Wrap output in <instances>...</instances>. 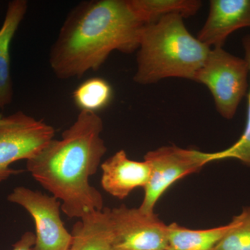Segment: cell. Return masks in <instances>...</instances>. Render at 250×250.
Returning <instances> with one entry per match:
<instances>
[{"label": "cell", "instance_id": "8992f818", "mask_svg": "<svg viewBox=\"0 0 250 250\" xmlns=\"http://www.w3.org/2000/svg\"><path fill=\"white\" fill-rule=\"evenodd\" d=\"M144 159L151 172L139 209L147 213L154 212L158 200L174 182L198 172L208 164L207 153L176 146L158 148L147 152Z\"/></svg>", "mask_w": 250, "mask_h": 250}, {"label": "cell", "instance_id": "7c38bea8", "mask_svg": "<svg viewBox=\"0 0 250 250\" xmlns=\"http://www.w3.org/2000/svg\"><path fill=\"white\" fill-rule=\"evenodd\" d=\"M68 250H113L108 208L90 212L74 225Z\"/></svg>", "mask_w": 250, "mask_h": 250}, {"label": "cell", "instance_id": "9c48e42d", "mask_svg": "<svg viewBox=\"0 0 250 250\" xmlns=\"http://www.w3.org/2000/svg\"><path fill=\"white\" fill-rule=\"evenodd\" d=\"M205 24L197 39L210 48L223 47L228 36L250 27V0H211Z\"/></svg>", "mask_w": 250, "mask_h": 250}, {"label": "cell", "instance_id": "277c9868", "mask_svg": "<svg viewBox=\"0 0 250 250\" xmlns=\"http://www.w3.org/2000/svg\"><path fill=\"white\" fill-rule=\"evenodd\" d=\"M250 67L246 59L229 53L223 47L210 49L195 82L210 90L220 116L232 119L248 93Z\"/></svg>", "mask_w": 250, "mask_h": 250}, {"label": "cell", "instance_id": "9a60e30c", "mask_svg": "<svg viewBox=\"0 0 250 250\" xmlns=\"http://www.w3.org/2000/svg\"><path fill=\"white\" fill-rule=\"evenodd\" d=\"M72 98L81 111L96 113L111 103L113 90L107 81L95 77L79 85L72 94Z\"/></svg>", "mask_w": 250, "mask_h": 250}, {"label": "cell", "instance_id": "4fadbf2b", "mask_svg": "<svg viewBox=\"0 0 250 250\" xmlns=\"http://www.w3.org/2000/svg\"><path fill=\"white\" fill-rule=\"evenodd\" d=\"M234 220L225 226L208 229H190L177 223L167 225V250H213L232 228Z\"/></svg>", "mask_w": 250, "mask_h": 250}, {"label": "cell", "instance_id": "8fae6325", "mask_svg": "<svg viewBox=\"0 0 250 250\" xmlns=\"http://www.w3.org/2000/svg\"><path fill=\"white\" fill-rule=\"evenodd\" d=\"M27 11V1L14 0L8 4L4 22L0 29V108L11 103L13 98L10 47L15 34Z\"/></svg>", "mask_w": 250, "mask_h": 250}, {"label": "cell", "instance_id": "2e32d148", "mask_svg": "<svg viewBox=\"0 0 250 250\" xmlns=\"http://www.w3.org/2000/svg\"><path fill=\"white\" fill-rule=\"evenodd\" d=\"M245 55L250 67V35L243 39ZM234 159L241 161L247 165H250V86L248 93V111L246 128L241 138L231 147L220 152L207 153V163L212 161Z\"/></svg>", "mask_w": 250, "mask_h": 250}, {"label": "cell", "instance_id": "30bf717a", "mask_svg": "<svg viewBox=\"0 0 250 250\" xmlns=\"http://www.w3.org/2000/svg\"><path fill=\"white\" fill-rule=\"evenodd\" d=\"M101 168L104 190L119 200H124L137 188H145L151 172L147 161L131 160L123 149L105 161Z\"/></svg>", "mask_w": 250, "mask_h": 250}, {"label": "cell", "instance_id": "ba28073f", "mask_svg": "<svg viewBox=\"0 0 250 250\" xmlns=\"http://www.w3.org/2000/svg\"><path fill=\"white\" fill-rule=\"evenodd\" d=\"M7 200L21 206L34 219L36 227L34 250H68L72 235L61 218L62 203L56 197L18 187L8 195Z\"/></svg>", "mask_w": 250, "mask_h": 250}, {"label": "cell", "instance_id": "5bb4252c", "mask_svg": "<svg viewBox=\"0 0 250 250\" xmlns=\"http://www.w3.org/2000/svg\"><path fill=\"white\" fill-rule=\"evenodd\" d=\"M131 8L144 24L156 22L164 16H195L202 7L199 0H129Z\"/></svg>", "mask_w": 250, "mask_h": 250}, {"label": "cell", "instance_id": "52a82bcc", "mask_svg": "<svg viewBox=\"0 0 250 250\" xmlns=\"http://www.w3.org/2000/svg\"><path fill=\"white\" fill-rule=\"evenodd\" d=\"M113 250H167V225L153 213L124 205L108 208Z\"/></svg>", "mask_w": 250, "mask_h": 250}, {"label": "cell", "instance_id": "3957f363", "mask_svg": "<svg viewBox=\"0 0 250 250\" xmlns=\"http://www.w3.org/2000/svg\"><path fill=\"white\" fill-rule=\"evenodd\" d=\"M184 19L170 15L145 24L137 49L135 82L148 85L170 77L195 80L211 48L189 32Z\"/></svg>", "mask_w": 250, "mask_h": 250}, {"label": "cell", "instance_id": "e0dca14e", "mask_svg": "<svg viewBox=\"0 0 250 250\" xmlns=\"http://www.w3.org/2000/svg\"><path fill=\"white\" fill-rule=\"evenodd\" d=\"M234 225L213 250H250V207L233 218Z\"/></svg>", "mask_w": 250, "mask_h": 250}, {"label": "cell", "instance_id": "ac0fdd59", "mask_svg": "<svg viewBox=\"0 0 250 250\" xmlns=\"http://www.w3.org/2000/svg\"><path fill=\"white\" fill-rule=\"evenodd\" d=\"M35 243V233L27 231L21 236L19 241L15 243L11 250H34Z\"/></svg>", "mask_w": 250, "mask_h": 250}, {"label": "cell", "instance_id": "6da1fadb", "mask_svg": "<svg viewBox=\"0 0 250 250\" xmlns=\"http://www.w3.org/2000/svg\"><path fill=\"white\" fill-rule=\"evenodd\" d=\"M145 24L129 0L82 1L67 15L51 47V68L61 80L95 71L114 51L137 50Z\"/></svg>", "mask_w": 250, "mask_h": 250}, {"label": "cell", "instance_id": "7a4b0ae2", "mask_svg": "<svg viewBox=\"0 0 250 250\" xmlns=\"http://www.w3.org/2000/svg\"><path fill=\"white\" fill-rule=\"evenodd\" d=\"M103 121L96 113L80 111L76 121L27 161V170L52 196L70 218H81L104 208L102 194L90 185L106 152L102 138Z\"/></svg>", "mask_w": 250, "mask_h": 250}, {"label": "cell", "instance_id": "d6986e66", "mask_svg": "<svg viewBox=\"0 0 250 250\" xmlns=\"http://www.w3.org/2000/svg\"><path fill=\"white\" fill-rule=\"evenodd\" d=\"M3 118L2 116H1V114H0V123H1V121H2Z\"/></svg>", "mask_w": 250, "mask_h": 250}, {"label": "cell", "instance_id": "5b68a950", "mask_svg": "<svg viewBox=\"0 0 250 250\" xmlns=\"http://www.w3.org/2000/svg\"><path fill=\"white\" fill-rule=\"evenodd\" d=\"M54 135L52 126L22 111L3 118L0 123V183L22 172L11 168V164L35 156Z\"/></svg>", "mask_w": 250, "mask_h": 250}]
</instances>
